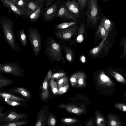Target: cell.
I'll return each mask as SVG.
<instances>
[{"label": "cell", "mask_w": 126, "mask_h": 126, "mask_svg": "<svg viewBox=\"0 0 126 126\" xmlns=\"http://www.w3.org/2000/svg\"><path fill=\"white\" fill-rule=\"evenodd\" d=\"M0 23L4 37L8 45L13 50L21 53L20 47L16 41L13 31L14 23L9 18L1 16Z\"/></svg>", "instance_id": "obj_1"}, {"label": "cell", "mask_w": 126, "mask_h": 126, "mask_svg": "<svg viewBox=\"0 0 126 126\" xmlns=\"http://www.w3.org/2000/svg\"><path fill=\"white\" fill-rule=\"evenodd\" d=\"M59 107L66 109L67 111L69 112L78 115L81 114L85 112V110L84 109L72 105L62 104L60 105Z\"/></svg>", "instance_id": "obj_14"}, {"label": "cell", "mask_w": 126, "mask_h": 126, "mask_svg": "<svg viewBox=\"0 0 126 126\" xmlns=\"http://www.w3.org/2000/svg\"><path fill=\"white\" fill-rule=\"evenodd\" d=\"M105 0V1H106V0Z\"/></svg>", "instance_id": "obj_50"}, {"label": "cell", "mask_w": 126, "mask_h": 126, "mask_svg": "<svg viewBox=\"0 0 126 126\" xmlns=\"http://www.w3.org/2000/svg\"><path fill=\"white\" fill-rule=\"evenodd\" d=\"M50 85L53 93L54 94H57L58 91L57 84L54 79L51 78L50 81Z\"/></svg>", "instance_id": "obj_33"}, {"label": "cell", "mask_w": 126, "mask_h": 126, "mask_svg": "<svg viewBox=\"0 0 126 126\" xmlns=\"http://www.w3.org/2000/svg\"><path fill=\"white\" fill-rule=\"evenodd\" d=\"M26 116L24 114L17 113L14 111H12L4 118L3 121L5 122L11 123L17 121L22 119Z\"/></svg>", "instance_id": "obj_13"}, {"label": "cell", "mask_w": 126, "mask_h": 126, "mask_svg": "<svg viewBox=\"0 0 126 126\" xmlns=\"http://www.w3.org/2000/svg\"><path fill=\"white\" fill-rule=\"evenodd\" d=\"M76 23V22H64L58 25L56 28L60 29H66L74 25Z\"/></svg>", "instance_id": "obj_30"}, {"label": "cell", "mask_w": 126, "mask_h": 126, "mask_svg": "<svg viewBox=\"0 0 126 126\" xmlns=\"http://www.w3.org/2000/svg\"><path fill=\"white\" fill-rule=\"evenodd\" d=\"M64 50L67 60L69 62H71L73 59V55L71 50L70 48L65 47L64 48Z\"/></svg>", "instance_id": "obj_32"}, {"label": "cell", "mask_w": 126, "mask_h": 126, "mask_svg": "<svg viewBox=\"0 0 126 126\" xmlns=\"http://www.w3.org/2000/svg\"><path fill=\"white\" fill-rule=\"evenodd\" d=\"M40 4L36 0H30L23 11V15L29 17L40 6Z\"/></svg>", "instance_id": "obj_7"}, {"label": "cell", "mask_w": 126, "mask_h": 126, "mask_svg": "<svg viewBox=\"0 0 126 126\" xmlns=\"http://www.w3.org/2000/svg\"><path fill=\"white\" fill-rule=\"evenodd\" d=\"M115 107L118 109L126 112V104L122 103H117L115 104Z\"/></svg>", "instance_id": "obj_37"}, {"label": "cell", "mask_w": 126, "mask_h": 126, "mask_svg": "<svg viewBox=\"0 0 126 126\" xmlns=\"http://www.w3.org/2000/svg\"><path fill=\"white\" fill-rule=\"evenodd\" d=\"M69 87V85L67 84L64 86L61 87L58 89L57 94H61L65 93L67 91Z\"/></svg>", "instance_id": "obj_38"}, {"label": "cell", "mask_w": 126, "mask_h": 126, "mask_svg": "<svg viewBox=\"0 0 126 126\" xmlns=\"http://www.w3.org/2000/svg\"><path fill=\"white\" fill-rule=\"evenodd\" d=\"M29 39L32 46L34 54L38 58L41 48V39L38 31L32 27L29 28L28 31Z\"/></svg>", "instance_id": "obj_3"}, {"label": "cell", "mask_w": 126, "mask_h": 126, "mask_svg": "<svg viewBox=\"0 0 126 126\" xmlns=\"http://www.w3.org/2000/svg\"><path fill=\"white\" fill-rule=\"evenodd\" d=\"M47 80V79L46 78L43 84V91L41 94V97L43 100L47 99L49 96V91L48 89Z\"/></svg>", "instance_id": "obj_19"}, {"label": "cell", "mask_w": 126, "mask_h": 126, "mask_svg": "<svg viewBox=\"0 0 126 126\" xmlns=\"http://www.w3.org/2000/svg\"><path fill=\"white\" fill-rule=\"evenodd\" d=\"M55 0H46L45 5L46 7L50 6Z\"/></svg>", "instance_id": "obj_44"}, {"label": "cell", "mask_w": 126, "mask_h": 126, "mask_svg": "<svg viewBox=\"0 0 126 126\" xmlns=\"http://www.w3.org/2000/svg\"><path fill=\"white\" fill-rule=\"evenodd\" d=\"M44 111H41L38 115V117L35 125L36 126H43L46 118L44 115Z\"/></svg>", "instance_id": "obj_28"}, {"label": "cell", "mask_w": 126, "mask_h": 126, "mask_svg": "<svg viewBox=\"0 0 126 126\" xmlns=\"http://www.w3.org/2000/svg\"><path fill=\"white\" fill-rule=\"evenodd\" d=\"M4 5L10 11L19 15H23L22 10L17 7L12 0H0Z\"/></svg>", "instance_id": "obj_11"}, {"label": "cell", "mask_w": 126, "mask_h": 126, "mask_svg": "<svg viewBox=\"0 0 126 126\" xmlns=\"http://www.w3.org/2000/svg\"><path fill=\"white\" fill-rule=\"evenodd\" d=\"M95 113L97 125L98 126H106L105 120L102 115L96 110H95Z\"/></svg>", "instance_id": "obj_22"}, {"label": "cell", "mask_w": 126, "mask_h": 126, "mask_svg": "<svg viewBox=\"0 0 126 126\" xmlns=\"http://www.w3.org/2000/svg\"></svg>", "instance_id": "obj_51"}, {"label": "cell", "mask_w": 126, "mask_h": 126, "mask_svg": "<svg viewBox=\"0 0 126 126\" xmlns=\"http://www.w3.org/2000/svg\"><path fill=\"white\" fill-rule=\"evenodd\" d=\"M85 30V26L83 24H81L78 30V35L76 41L78 43H81L84 40V35Z\"/></svg>", "instance_id": "obj_21"}, {"label": "cell", "mask_w": 126, "mask_h": 126, "mask_svg": "<svg viewBox=\"0 0 126 126\" xmlns=\"http://www.w3.org/2000/svg\"><path fill=\"white\" fill-rule=\"evenodd\" d=\"M86 126H94L93 124V122L92 121L90 120L87 123V124L86 125Z\"/></svg>", "instance_id": "obj_48"}, {"label": "cell", "mask_w": 126, "mask_h": 126, "mask_svg": "<svg viewBox=\"0 0 126 126\" xmlns=\"http://www.w3.org/2000/svg\"><path fill=\"white\" fill-rule=\"evenodd\" d=\"M77 75L76 74H74L72 75L70 78V80L72 85V86H75L77 83Z\"/></svg>", "instance_id": "obj_40"}, {"label": "cell", "mask_w": 126, "mask_h": 126, "mask_svg": "<svg viewBox=\"0 0 126 126\" xmlns=\"http://www.w3.org/2000/svg\"><path fill=\"white\" fill-rule=\"evenodd\" d=\"M80 9L82 11L85 8L87 2V0H78Z\"/></svg>", "instance_id": "obj_41"}, {"label": "cell", "mask_w": 126, "mask_h": 126, "mask_svg": "<svg viewBox=\"0 0 126 126\" xmlns=\"http://www.w3.org/2000/svg\"><path fill=\"white\" fill-rule=\"evenodd\" d=\"M15 5L18 8L23 10L30 0H12Z\"/></svg>", "instance_id": "obj_24"}, {"label": "cell", "mask_w": 126, "mask_h": 126, "mask_svg": "<svg viewBox=\"0 0 126 126\" xmlns=\"http://www.w3.org/2000/svg\"><path fill=\"white\" fill-rule=\"evenodd\" d=\"M67 9L72 13L77 16H79L80 8L78 3L75 0H68L65 3Z\"/></svg>", "instance_id": "obj_12"}, {"label": "cell", "mask_w": 126, "mask_h": 126, "mask_svg": "<svg viewBox=\"0 0 126 126\" xmlns=\"http://www.w3.org/2000/svg\"><path fill=\"white\" fill-rule=\"evenodd\" d=\"M12 100L7 98L5 99V102L9 105L12 106H17L20 105V103L19 102Z\"/></svg>", "instance_id": "obj_39"}, {"label": "cell", "mask_w": 126, "mask_h": 126, "mask_svg": "<svg viewBox=\"0 0 126 126\" xmlns=\"http://www.w3.org/2000/svg\"><path fill=\"white\" fill-rule=\"evenodd\" d=\"M68 79L66 76H63L58 80V89L68 84Z\"/></svg>", "instance_id": "obj_31"}, {"label": "cell", "mask_w": 126, "mask_h": 126, "mask_svg": "<svg viewBox=\"0 0 126 126\" xmlns=\"http://www.w3.org/2000/svg\"><path fill=\"white\" fill-rule=\"evenodd\" d=\"M108 125L110 126H121V123L117 117L110 114L108 116Z\"/></svg>", "instance_id": "obj_16"}, {"label": "cell", "mask_w": 126, "mask_h": 126, "mask_svg": "<svg viewBox=\"0 0 126 126\" xmlns=\"http://www.w3.org/2000/svg\"><path fill=\"white\" fill-rule=\"evenodd\" d=\"M26 124V122L24 121L19 122L18 121L10 123L8 124H4L3 126H20Z\"/></svg>", "instance_id": "obj_36"}, {"label": "cell", "mask_w": 126, "mask_h": 126, "mask_svg": "<svg viewBox=\"0 0 126 126\" xmlns=\"http://www.w3.org/2000/svg\"><path fill=\"white\" fill-rule=\"evenodd\" d=\"M44 52L49 60H59L61 57V47L51 37L49 38L44 43Z\"/></svg>", "instance_id": "obj_2"}, {"label": "cell", "mask_w": 126, "mask_h": 126, "mask_svg": "<svg viewBox=\"0 0 126 126\" xmlns=\"http://www.w3.org/2000/svg\"><path fill=\"white\" fill-rule=\"evenodd\" d=\"M40 4H43L44 3L45 1L46 0H36Z\"/></svg>", "instance_id": "obj_49"}, {"label": "cell", "mask_w": 126, "mask_h": 126, "mask_svg": "<svg viewBox=\"0 0 126 126\" xmlns=\"http://www.w3.org/2000/svg\"><path fill=\"white\" fill-rule=\"evenodd\" d=\"M88 8L86 12L87 21L96 25L98 18V9L96 0H87Z\"/></svg>", "instance_id": "obj_4"}, {"label": "cell", "mask_w": 126, "mask_h": 126, "mask_svg": "<svg viewBox=\"0 0 126 126\" xmlns=\"http://www.w3.org/2000/svg\"><path fill=\"white\" fill-rule=\"evenodd\" d=\"M12 83V80L0 76V88L10 84Z\"/></svg>", "instance_id": "obj_34"}, {"label": "cell", "mask_w": 126, "mask_h": 126, "mask_svg": "<svg viewBox=\"0 0 126 126\" xmlns=\"http://www.w3.org/2000/svg\"><path fill=\"white\" fill-rule=\"evenodd\" d=\"M52 72L51 71H49L48 72L47 76V79L48 80L51 78L52 76Z\"/></svg>", "instance_id": "obj_45"}, {"label": "cell", "mask_w": 126, "mask_h": 126, "mask_svg": "<svg viewBox=\"0 0 126 126\" xmlns=\"http://www.w3.org/2000/svg\"><path fill=\"white\" fill-rule=\"evenodd\" d=\"M97 82L98 85L102 86L110 87L114 85V83L110 79L103 71L100 72L98 76Z\"/></svg>", "instance_id": "obj_10"}, {"label": "cell", "mask_w": 126, "mask_h": 126, "mask_svg": "<svg viewBox=\"0 0 126 126\" xmlns=\"http://www.w3.org/2000/svg\"><path fill=\"white\" fill-rule=\"evenodd\" d=\"M109 34V33H108L107 35L97 46L94 48L90 51V53L91 55L93 56H95L100 53L104 47L105 42Z\"/></svg>", "instance_id": "obj_15"}, {"label": "cell", "mask_w": 126, "mask_h": 126, "mask_svg": "<svg viewBox=\"0 0 126 126\" xmlns=\"http://www.w3.org/2000/svg\"><path fill=\"white\" fill-rule=\"evenodd\" d=\"M110 75L113 77L118 81L123 84H125L126 81L124 77L119 73L112 70L109 71Z\"/></svg>", "instance_id": "obj_25"}, {"label": "cell", "mask_w": 126, "mask_h": 126, "mask_svg": "<svg viewBox=\"0 0 126 126\" xmlns=\"http://www.w3.org/2000/svg\"><path fill=\"white\" fill-rule=\"evenodd\" d=\"M56 123L55 119L53 116H50L48 118V124L49 126H54Z\"/></svg>", "instance_id": "obj_42"}, {"label": "cell", "mask_w": 126, "mask_h": 126, "mask_svg": "<svg viewBox=\"0 0 126 126\" xmlns=\"http://www.w3.org/2000/svg\"><path fill=\"white\" fill-rule=\"evenodd\" d=\"M108 33H109L107 32L103 26L100 23L96 32V36L103 40Z\"/></svg>", "instance_id": "obj_26"}, {"label": "cell", "mask_w": 126, "mask_h": 126, "mask_svg": "<svg viewBox=\"0 0 126 126\" xmlns=\"http://www.w3.org/2000/svg\"><path fill=\"white\" fill-rule=\"evenodd\" d=\"M1 97L5 98H7L12 100L22 101L24 100L22 98L13 95L8 93H1L0 94Z\"/></svg>", "instance_id": "obj_27"}, {"label": "cell", "mask_w": 126, "mask_h": 126, "mask_svg": "<svg viewBox=\"0 0 126 126\" xmlns=\"http://www.w3.org/2000/svg\"><path fill=\"white\" fill-rule=\"evenodd\" d=\"M77 75V83L78 87H83L86 85V75L83 72H78L76 73Z\"/></svg>", "instance_id": "obj_17"}, {"label": "cell", "mask_w": 126, "mask_h": 126, "mask_svg": "<svg viewBox=\"0 0 126 126\" xmlns=\"http://www.w3.org/2000/svg\"><path fill=\"white\" fill-rule=\"evenodd\" d=\"M14 92L20 94L23 96L27 97H29L30 94L29 92L24 88H18L14 90Z\"/></svg>", "instance_id": "obj_29"}, {"label": "cell", "mask_w": 126, "mask_h": 126, "mask_svg": "<svg viewBox=\"0 0 126 126\" xmlns=\"http://www.w3.org/2000/svg\"><path fill=\"white\" fill-rule=\"evenodd\" d=\"M80 61L82 63H84L86 61V58L84 56H82L80 58Z\"/></svg>", "instance_id": "obj_46"}, {"label": "cell", "mask_w": 126, "mask_h": 126, "mask_svg": "<svg viewBox=\"0 0 126 126\" xmlns=\"http://www.w3.org/2000/svg\"><path fill=\"white\" fill-rule=\"evenodd\" d=\"M61 121L62 122L64 123L68 124H70L75 123L77 122L78 120L75 119L66 118L62 119Z\"/></svg>", "instance_id": "obj_35"}, {"label": "cell", "mask_w": 126, "mask_h": 126, "mask_svg": "<svg viewBox=\"0 0 126 126\" xmlns=\"http://www.w3.org/2000/svg\"><path fill=\"white\" fill-rule=\"evenodd\" d=\"M17 32L20 44L22 46L25 47L27 44V39L24 29H22L20 31H17Z\"/></svg>", "instance_id": "obj_20"}, {"label": "cell", "mask_w": 126, "mask_h": 126, "mask_svg": "<svg viewBox=\"0 0 126 126\" xmlns=\"http://www.w3.org/2000/svg\"><path fill=\"white\" fill-rule=\"evenodd\" d=\"M103 26L105 30L108 33L111 31L112 29V24L111 21L104 16L100 23Z\"/></svg>", "instance_id": "obj_18"}, {"label": "cell", "mask_w": 126, "mask_h": 126, "mask_svg": "<svg viewBox=\"0 0 126 126\" xmlns=\"http://www.w3.org/2000/svg\"><path fill=\"white\" fill-rule=\"evenodd\" d=\"M65 73H57L55 74L52 75L51 78L58 79L64 76Z\"/></svg>", "instance_id": "obj_43"}, {"label": "cell", "mask_w": 126, "mask_h": 126, "mask_svg": "<svg viewBox=\"0 0 126 126\" xmlns=\"http://www.w3.org/2000/svg\"><path fill=\"white\" fill-rule=\"evenodd\" d=\"M56 15L58 17H60L67 19H71L74 21L77 20L74 15L67 8L64 6H62L59 9Z\"/></svg>", "instance_id": "obj_8"}, {"label": "cell", "mask_w": 126, "mask_h": 126, "mask_svg": "<svg viewBox=\"0 0 126 126\" xmlns=\"http://www.w3.org/2000/svg\"><path fill=\"white\" fill-rule=\"evenodd\" d=\"M21 70L20 66L17 63L8 62L0 64V71L4 73L19 76Z\"/></svg>", "instance_id": "obj_5"}, {"label": "cell", "mask_w": 126, "mask_h": 126, "mask_svg": "<svg viewBox=\"0 0 126 126\" xmlns=\"http://www.w3.org/2000/svg\"><path fill=\"white\" fill-rule=\"evenodd\" d=\"M43 5V4H41L35 11L28 17L30 20L35 21L38 18L42 10Z\"/></svg>", "instance_id": "obj_23"}, {"label": "cell", "mask_w": 126, "mask_h": 126, "mask_svg": "<svg viewBox=\"0 0 126 126\" xmlns=\"http://www.w3.org/2000/svg\"><path fill=\"white\" fill-rule=\"evenodd\" d=\"M124 54H126V39L125 40L124 43Z\"/></svg>", "instance_id": "obj_47"}, {"label": "cell", "mask_w": 126, "mask_h": 126, "mask_svg": "<svg viewBox=\"0 0 126 126\" xmlns=\"http://www.w3.org/2000/svg\"><path fill=\"white\" fill-rule=\"evenodd\" d=\"M57 5L56 3L53 4L47 8L45 11L43 16V18L46 22L53 19L57 14Z\"/></svg>", "instance_id": "obj_9"}, {"label": "cell", "mask_w": 126, "mask_h": 126, "mask_svg": "<svg viewBox=\"0 0 126 126\" xmlns=\"http://www.w3.org/2000/svg\"><path fill=\"white\" fill-rule=\"evenodd\" d=\"M78 30L76 26H73L60 30L56 33L55 35L59 38L68 40L75 34Z\"/></svg>", "instance_id": "obj_6"}]
</instances>
